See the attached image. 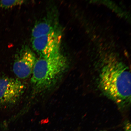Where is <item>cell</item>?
<instances>
[{
	"label": "cell",
	"instance_id": "6da1fadb",
	"mask_svg": "<svg viewBox=\"0 0 131 131\" xmlns=\"http://www.w3.org/2000/svg\"><path fill=\"white\" fill-rule=\"evenodd\" d=\"M100 88L105 95L119 106L130 104L131 100V73L122 62L109 60L104 63L99 75Z\"/></svg>",
	"mask_w": 131,
	"mask_h": 131
},
{
	"label": "cell",
	"instance_id": "7a4b0ae2",
	"mask_svg": "<svg viewBox=\"0 0 131 131\" xmlns=\"http://www.w3.org/2000/svg\"><path fill=\"white\" fill-rule=\"evenodd\" d=\"M68 66V61L59 53L37 60L31 78L33 91L40 94L54 87L63 76Z\"/></svg>",
	"mask_w": 131,
	"mask_h": 131
},
{
	"label": "cell",
	"instance_id": "3957f363",
	"mask_svg": "<svg viewBox=\"0 0 131 131\" xmlns=\"http://www.w3.org/2000/svg\"><path fill=\"white\" fill-rule=\"evenodd\" d=\"M26 87L18 79L7 77H0V104L10 106L19 101Z\"/></svg>",
	"mask_w": 131,
	"mask_h": 131
},
{
	"label": "cell",
	"instance_id": "277c9868",
	"mask_svg": "<svg viewBox=\"0 0 131 131\" xmlns=\"http://www.w3.org/2000/svg\"><path fill=\"white\" fill-rule=\"evenodd\" d=\"M61 34L57 31L32 39V47L40 57L52 56L60 53Z\"/></svg>",
	"mask_w": 131,
	"mask_h": 131
},
{
	"label": "cell",
	"instance_id": "5b68a950",
	"mask_svg": "<svg viewBox=\"0 0 131 131\" xmlns=\"http://www.w3.org/2000/svg\"><path fill=\"white\" fill-rule=\"evenodd\" d=\"M35 54L26 47L21 49L16 55L13 66V71L16 76L25 79L32 74L37 61Z\"/></svg>",
	"mask_w": 131,
	"mask_h": 131
},
{
	"label": "cell",
	"instance_id": "8992f818",
	"mask_svg": "<svg viewBox=\"0 0 131 131\" xmlns=\"http://www.w3.org/2000/svg\"><path fill=\"white\" fill-rule=\"evenodd\" d=\"M56 27L48 20H44L38 23L32 30V39L57 31Z\"/></svg>",
	"mask_w": 131,
	"mask_h": 131
},
{
	"label": "cell",
	"instance_id": "52a82bcc",
	"mask_svg": "<svg viewBox=\"0 0 131 131\" xmlns=\"http://www.w3.org/2000/svg\"><path fill=\"white\" fill-rule=\"evenodd\" d=\"M24 1L21 0L15 1H0V8L4 9H9L21 5Z\"/></svg>",
	"mask_w": 131,
	"mask_h": 131
},
{
	"label": "cell",
	"instance_id": "ba28073f",
	"mask_svg": "<svg viewBox=\"0 0 131 131\" xmlns=\"http://www.w3.org/2000/svg\"><path fill=\"white\" fill-rule=\"evenodd\" d=\"M126 131H130V125L127 123L125 126Z\"/></svg>",
	"mask_w": 131,
	"mask_h": 131
}]
</instances>
